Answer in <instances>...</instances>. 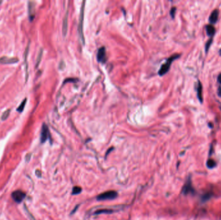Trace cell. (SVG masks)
<instances>
[{
  "label": "cell",
  "mask_w": 221,
  "mask_h": 220,
  "mask_svg": "<svg viewBox=\"0 0 221 220\" xmlns=\"http://www.w3.org/2000/svg\"><path fill=\"white\" fill-rule=\"evenodd\" d=\"M218 17H219V11L218 10H213L212 13L209 16V21L210 23H215L218 20Z\"/></svg>",
  "instance_id": "30bf717a"
},
{
  "label": "cell",
  "mask_w": 221,
  "mask_h": 220,
  "mask_svg": "<svg viewBox=\"0 0 221 220\" xmlns=\"http://www.w3.org/2000/svg\"><path fill=\"white\" fill-rule=\"evenodd\" d=\"M30 156H31V154H27L26 155V156H25V160H26L27 162H28L30 160Z\"/></svg>",
  "instance_id": "603a6c76"
},
{
  "label": "cell",
  "mask_w": 221,
  "mask_h": 220,
  "mask_svg": "<svg viewBox=\"0 0 221 220\" xmlns=\"http://www.w3.org/2000/svg\"><path fill=\"white\" fill-rule=\"evenodd\" d=\"M25 207V211H26V212H27V216H29V219H30V220H36L35 219H34V218L33 217V216H32V214L29 211V210H28V208H27V207L26 206H25L24 207Z\"/></svg>",
  "instance_id": "d6986e66"
},
{
  "label": "cell",
  "mask_w": 221,
  "mask_h": 220,
  "mask_svg": "<svg viewBox=\"0 0 221 220\" xmlns=\"http://www.w3.org/2000/svg\"><path fill=\"white\" fill-rule=\"evenodd\" d=\"M42 54H43V49H41V50L40 51V52H39L38 56H37V59H36V68H37V67H38L39 65H40V63L41 59V57H42Z\"/></svg>",
  "instance_id": "2e32d148"
},
{
  "label": "cell",
  "mask_w": 221,
  "mask_h": 220,
  "mask_svg": "<svg viewBox=\"0 0 221 220\" xmlns=\"http://www.w3.org/2000/svg\"><path fill=\"white\" fill-rule=\"evenodd\" d=\"M175 12H176V8L175 7H173V8H172L171 9V11H170V14L171 16V17L173 18L175 17Z\"/></svg>",
  "instance_id": "44dd1931"
},
{
  "label": "cell",
  "mask_w": 221,
  "mask_h": 220,
  "mask_svg": "<svg viewBox=\"0 0 221 220\" xmlns=\"http://www.w3.org/2000/svg\"><path fill=\"white\" fill-rule=\"evenodd\" d=\"M207 166L209 169H212L216 166V163H215V161L213 160V159H209V160H208L207 162Z\"/></svg>",
  "instance_id": "e0dca14e"
},
{
  "label": "cell",
  "mask_w": 221,
  "mask_h": 220,
  "mask_svg": "<svg viewBox=\"0 0 221 220\" xmlns=\"http://www.w3.org/2000/svg\"><path fill=\"white\" fill-rule=\"evenodd\" d=\"M10 112V109H7V111H5L3 113V114H2V117H1L2 120V121L6 120V119L9 118V116Z\"/></svg>",
  "instance_id": "9a60e30c"
},
{
  "label": "cell",
  "mask_w": 221,
  "mask_h": 220,
  "mask_svg": "<svg viewBox=\"0 0 221 220\" xmlns=\"http://www.w3.org/2000/svg\"><path fill=\"white\" fill-rule=\"evenodd\" d=\"M36 174L37 175V176H39V177H40L41 175H40V172L39 171V170H36Z\"/></svg>",
  "instance_id": "484cf974"
},
{
  "label": "cell",
  "mask_w": 221,
  "mask_h": 220,
  "mask_svg": "<svg viewBox=\"0 0 221 220\" xmlns=\"http://www.w3.org/2000/svg\"><path fill=\"white\" fill-rule=\"evenodd\" d=\"M112 212V211L109 210V209H102V210H98L96 212H94V214H100L102 213H111Z\"/></svg>",
  "instance_id": "ac0fdd59"
},
{
  "label": "cell",
  "mask_w": 221,
  "mask_h": 220,
  "mask_svg": "<svg viewBox=\"0 0 221 220\" xmlns=\"http://www.w3.org/2000/svg\"><path fill=\"white\" fill-rule=\"evenodd\" d=\"M206 32L208 36H212L215 33V27L212 25H208L206 26Z\"/></svg>",
  "instance_id": "7c38bea8"
},
{
  "label": "cell",
  "mask_w": 221,
  "mask_h": 220,
  "mask_svg": "<svg viewBox=\"0 0 221 220\" xmlns=\"http://www.w3.org/2000/svg\"><path fill=\"white\" fill-rule=\"evenodd\" d=\"M28 12L29 20L32 21L35 17V3L34 2H29L28 3Z\"/></svg>",
  "instance_id": "ba28073f"
},
{
  "label": "cell",
  "mask_w": 221,
  "mask_h": 220,
  "mask_svg": "<svg viewBox=\"0 0 221 220\" xmlns=\"http://www.w3.org/2000/svg\"><path fill=\"white\" fill-rule=\"evenodd\" d=\"M67 31V12L66 15V17H65L63 20V36H66V33Z\"/></svg>",
  "instance_id": "4fadbf2b"
},
{
  "label": "cell",
  "mask_w": 221,
  "mask_h": 220,
  "mask_svg": "<svg viewBox=\"0 0 221 220\" xmlns=\"http://www.w3.org/2000/svg\"><path fill=\"white\" fill-rule=\"evenodd\" d=\"M218 81H219V83H221V74L219 76V77H218Z\"/></svg>",
  "instance_id": "d4e9b609"
},
{
  "label": "cell",
  "mask_w": 221,
  "mask_h": 220,
  "mask_svg": "<svg viewBox=\"0 0 221 220\" xmlns=\"http://www.w3.org/2000/svg\"><path fill=\"white\" fill-rule=\"evenodd\" d=\"M179 56H180V55H179V54H175V55H173V56H171L168 60H167L166 62L164 64H163L161 66V67L159 71V74L160 76H163L168 73V70H169L170 66H171L172 62H173L175 59L179 58Z\"/></svg>",
  "instance_id": "6da1fadb"
},
{
  "label": "cell",
  "mask_w": 221,
  "mask_h": 220,
  "mask_svg": "<svg viewBox=\"0 0 221 220\" xmlns=\"http://www.w3.org/2000/svg\"><path fill=\"white\" fill-rule=\"evenodd\" d=\"M218 95L221 97V88H219L218 90Z\"/></svg>",
  "instance_id": "cb8c5ba5"
},
{
  "label": "cell",
  "mask_w": 221,
  "mask_h": 220,
  "mask_svg": "<svg viewBox=\"0 0 221 220\" xmlns=\"http://www.w3.org/2000/svg\"><path fill=\"white\" fill-rule=\"evenodd\" d=\"M27 98H25L23 101L21 102V103L20 105V106L18 107L17 108V111L18 112H22L23 111V110L25 108V107L26 105V103H27Z\"/></svg>",
  "instance_id": "5bb4252c"
},
{
  "label": "cell",
  "mask_w": 221,
  "mask_h": 220,
  "mask_svg": "<svg viewBox=\"0 0 221 220\" xmlns=\"http://www.w3.org/2000/svg\"><path fill=\"white\" fill-rule=\"evenodd\" d=\"M183 192H184V194H187L189 193H193L194 192V190L193 188L192 187L191 185V182L190 181V180H188L187 181V183H186L185 186L183 188Z\"/></svg>",
  "instance_id": "9c48e42d"
},
{
  "label": "cell",
  "mask_w": 221,
  "mask_h": 220,
  "mask_svg": "<svg viewBox=\"0 0 221 220\" xmlns=\"http://www.w3.org/2000/svg\"><path fill=\"white\" fill-rule=\"evenodd\" d=\"M97 59L99 62L105 63L106 62V52L105 47H101L97 53Z\"/></svg>",
  "instance_id": "52a82bcc"
},
{
  "label": "cell",
  "mask_w": 221,
  "mask_h": 220,
  "mask_svg": "<svg viewBox=\"0 0 221 220\" xmlns=\"http://www.w3.org/2000/svg\"><path fill=\"white\" fill-rule=\"evenodd\" d=\"M81 190H82V189L79 186H75L73 190V194H78L81 192Z\"/></svg>",
  "instance_id": "ffe728a7"
},
{
  "label": "cell",
  "mask_w": 221,
  "mask_h": 220,
  "mask_svg": "<svg viewBox=\"0 0 221 220\" xmlns=\"http://www.w3.org/2000/svg\"><path fill=\"white\" fill-rule=\"evenodd\" d=\"M117 196V192L114 190H109L104 192L99 196H97V200L99 201H104V200H114Z\"/></svg>",
  "instance_id": "7a4b0ae2"
},
{
  "label": "cell",
  "mask_w": 221,
  "mask_h": 220,
  "mask_svg": "<svg viewBox=\"0 0 221 220\" xmlns=\"http://www.w3.org/2000/svg\"><path fill=\"white\" fill-rule=\"evenodd\" d=\"M48 137H49V130H48L47 125L45 123H44L42 125L41 131V142H45Z\"/></svg>",
  "instance_id": "277c9868"
},
{
  "label": "cell",
  "mask_w": 221,
  "mask_h": 220,
  "mask_svg": "<svg viewBox=\"0 0 221 220\" xmlns=\"http://www.w3.org/2000/svg\"><path fill=\"white\" fill-rule=\"evenodd\" d=\"M2 3H3V2L2 1V0H0V5H1Z\"/></svg>",
  "instance_id": "4316f807"
},
{
  "label": "cell",
  "mask_w": 221,
  "mask_h": 220,
  "mask_svg": "<svg viewBox=\"0 0 221 220\" xmlns=\"http://www.w3.org/2000/svg\"><path fill=\"white\" fill-rule=\"evenodd\" d=\"M197 96L198 98L199 99V100L201 103H202V84L201 82L198 83V88H197Z\"/></svg>",
  "instance_id": "8fae6325"
},
{
  "label": "cell",
  "mask_w": 221,
  "mask_h": 220,
  "mask_svg": "<svg viewBox=\"0 0 221 220\" xmlns=\"http://www.w3.org/2000/svg\"><path fill=\"white\" fill-rule=\"evenodd\" d=\"M25 192H23L21 190H20L13 192L12 194V199L14 200V201H16L18 203H21V201H22L23 200V199L25 198Z\"/></svg>",
  "instance_id": "3957f363"
},
{
  "label": "cell",
  "mask_w": 221,
  "mask_h": 220,
  "mask_svg": "<svg viewBox=\"0 0 221 220\" xmlns=\"http://www.w3.org/2000/svg\"><path fill=\"white\" fill-rule=\"evenodd\" d=\"M212 43V40H209L208 41V43H206V51H208V49H209V48L210 45H211Z\"/></svg>",
  "instance_id": "7402d4cb"
},
{
  "label": "cell",
  "mask_w": 221,
  "mask_h": 220,
  "mask_svg": "<svg viewBox=\"0 0 221 220\" xmlns=\"http://www.w3.org/2000/svg\"></svg>",
  "instance_id": "f1b7e54d"
},
{
  "label": "cell",
  "mask_w": 221,
  "mask_h": 220,
  "mask_svg": "<svg viewBox=\"0 0 221 220\" xmlns=\"http://www.w3.org/2000/svg\"><path fill=\"white\" fill-rule=\"evenodd\" d=\"M84 3H85V2H83L82 9H81V13H80V23H79V33H80V36L81 38H82L83 41H84V36H83V20H84Z\"/></svg>",
  "instance_id": "5b68a950"
},
{
  "label": "cell",
  "mask_w": 221,
  "mask_h": 220,
  "mask_svg": "<svg viewBox=\"0 0 221 220\" xmlns=\"http://www.w3.org/2000/svg\"><path fill=\"white\" fill-rule=\"evenodd\" d=\"M19 62L18 58H8L7 56H3L0 58V63L3 65L7 64H14L17 63Z\"/></svg>",
  "instance_id": "8992f818"
},
{
  "label": "cell",
  "mask_w": 221,
  "mask_h": 220,
  "mask_svg": "<svg viewBox=\"0 0 221 220\" xmlns=\"http://www.w3.org/2000/svg\"><path fill=\"white\" fill-rule=\"evenodd\" d=\"M219 53H220V54L221 55V50H220V51H219Z\"/></svg>",
  "instance_id": "83f0119b"
}]
</instances>
